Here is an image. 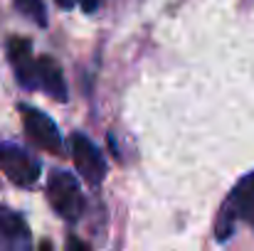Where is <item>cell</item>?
Listing matches in <instances>:
<instances>
[{
	"label": "cell",
	"instance_id": "1",
	"mask_svg": "<svg viewBox=\"0 0 254 251\" xmlns=\"http://www.w3.org/2000/svg\"><path fill=\"white\" fill-rule=\"evenodd\" d=\"M237 222H245L254 229V172L245 175L232 192L227 195V200L220 207L217 222H215V237L220 242L230 239Z\"/></svg>",
	"mask_w": 254,
	"mask_h": 251
},
{
	"label": "cell",
	"instance_id": "7",
	"mask_svg": "<svg viewBox=\"0 0 254 251\" xmlns=\"http://www.w3.org/2000/svg\"><path fill=\"white\" fill-rule=\"evenodd\" d=\"M7 59L15 69L17 82L25 89H37V59L32 54V45L25 37L7 40Z\"/></svg>",
	"mask_w": 254,
	"mask_h": 251
},
{
	"label": "cell",
	"instance_id": "2",
	"mask_svg": "<svg viewBox=\"0 0 254 251\" xmlns=\"http://www.w3.org/2000/svg\"><path fill=\"white\" fill-rule=\"evenodd\" d=\"M47 200L55 207V212L67 219L74 222L82 217L84 212V195L79 190V182L72 172L67 170H55L47 180Z\"/></svg>",
	"mask_w": 254,
	"mask_h": 251
},
{
	"label": "cell",
	"instance_id": "4",
	"mask_svg": "<svg viewBox=\"0 0 254 251\" xmlns=\"http://www.w3.org/2000/svg\"><path fill=\"white\" fill-rule=\"evenodd\" d=\"M0 170L17 187H32L40 177V160L15 143H0Z\"/></svg>",
	"mask_w": 254,
	"mask_h": 251
},
{
	"label": "cell",
	"instance_id": "8",
	"mask_svg": "<svg viewBox=\"0 0 254 251\" xmlns=\"http://www.w3.org/2000/svg\"><path fill=\"white\" fill-rule=\"evenodd\" d=\"M37 89L47 91L57 101H67V84H64L60 64L52 57H40L37 59Z\"/></svg>",
	"mask_w": 254,
	"mask_h": 251
},
{
	"label": "cell",
	"instance_id": "6",
	"mask_svg": "<svg viewBox=\"0 0 254 251\" xmlns=\"http://www.w3.org/2000/svg\"><path fill=\"white\" fill-rule=\"evenodd\" d=\"M0 251H32L27 222L7 207H0Z\"/></svg>",
	"mask_w": 254,
	"mask_h": 251
},
{
	"label": "cell",
	"instance_id": "3",
	"mask_svg": "<svg viewBox=\"0 0 254 251\" xmlns=\"http://www.w3.org/2000/svg\"><path fill=\"white\" fill-rule=\"evenodd\" d=\"M20 116H22V126H25L27 138L37 148H42L45 153H52V155H62L64 153V143H62L60 128L47 113H42L35 106L20 103Z\"/></svg>",
	"mask_w": 254,
	"mask_h": 251
},
{
	"label": "cell",
	"instance_id": "12",
	"mask_svg": "<svg viewBox=\"0 0 254 251\" xmlns=\"http://www.w3.org/2000/svg\"><path fill=\"white\" fill-rule=\"evenodd\" d=\"M60 2V7H72L74 5V0H57Z\"/></svg>",
	"mask_w": 254,
	"mask_h": 251
},
{
	"label": "cell",
	"instance_id": "13",
	"mask_svg": "<svg viewBox=\"0 0 254 251\" xmlns=\"http://www.w3.org/2000/svg\"><path fill=\"white\" fill-rule=\"evenodd\" d=\"M40 251H52V244H50V242H42V244H40Z\"/></svg>",
	"mask_w": 254,
	"mask_h": 251
},
{
	"label": "cell",
	"instance_id": "9",
	"mask_svg": "<svg viewBox=\"0 0 254 251\" xmlns=\"http://www.w3.org/2000/svg\"><path fill=\"white\" fill-rule=\"evenodd\" d=\"M15 7H17L27 20H32L35 25H40V27H45V25H47L45 0H15Z\"/></svg>",
	"mask_w": 254,
	"mask_h": 251
},
{
	"label": "cell",
	"instance_id": "5",
	"mask_svg": "<svg viewBox=\"0 0 254 251\" xmlns=\"http://www.w3.org/2000/svg\"><path fill=\"white\" fill-rule=\"evenodd\" d=\"M69 148H72V160L79 170V175L94 187L101 185L106 177V160L99 153V148L82 133H74L69 138Z\"/></svg>",
	"mask_w": 254,
	"mask_h": 251
},
{
	"label": "cell",
	"instance_id": "11",
	"mask_svg": "<svg viewBox=\"0 0 254 251\" xmlns=\"http://www.w3.org/2000/svg\"><path fill=\"white\" fill-rule=\"evenodd\" d=\"M99 2H101V0H82V7H84L86 12H94V10L99 7Z\"/></svg>",
	"mask_w": 254,
	"mask_h": 251
},
{
	"label": "cell",
	"instance_id": "10",
	"mask_svg": "<svg viewBox=\"0 0 254 251\" xmlns=\"http://www.w3.org/2000/svg\"><path fill=\"white\" fill-rule=\"evenodd\" d=\"M67 251H89V247H86L79 237L69 234V237H67Z\"/></svg>",
	"mask_w": 254,
	"mask_h": 251
}]
</instances>
